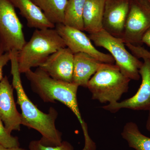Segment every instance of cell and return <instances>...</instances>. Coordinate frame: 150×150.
I'll use <instances>...</instances> for the list:
<instances>
[{
	"label": "cell",
	"mask_w": 150,
	"mask_h": 150,
	"mask_svg": "<svg viewBox=\"0 0 150 150\" xmlns=\"http://www.w3.org/2000/svg\"><path fill=\"white\" fill-rule=\"evenodd\" d=\"M10 53L11 73L12 76V85L16 91L17 103L21 109L22 124L39 132L42 135L40 143L44 146H59L63 141L62 133L56 129L55 125L58 115L57 110L51 107L48 113H44L29 99L22 83L18 59V51L13 50Z\"/></svg>",
	"instance_id": "1"
},
{
	"label": "cell",
	"mask_w": 150,
	"mask_h": 150,
	"mask_svg": "<svg viewBox=\"0 0 150 150\" xmlns=\"http://www.w3.org/2000/svg\"><path fill=\"white\" fill-rule=\"evenodd\" d=\"M25 75L30 83L33 91L44 102L60 101L75 114L80 124L84 138V146L81 150H96V144L89 135L87 124L83 118L79 108L77 97L79 86L72 83L53 79L39 67L35 71L30 70L25 73Z\"/></svg>",
	"instance_id": "2"
},
{
	"label": "cell",
	"mask_w": 150,
	"mask_h": 150,
	"mask_svg": "<svg viewBox=\"0 0 150 150\" xmlns=\"http://www.w3.org/2000/svg\"><path fill=\"white\" fill-rule=\"evenodd\" d=\"M66 47L64 41L54 28L36 29L29 41L18 51L19 70L21 74L39 67L49 56Z\"/></svg>",
	"instance_id": "3"
},
{
	"label": "cell",
	"mask_w": 150,
	"mask_h": 150,
	"mask_svg": "<svg viewBox=\"0 0 150 150\" xmlns=\"http://www.w3.org/2000/svg\"><path fill=\"white\" fill-rule=\"evenodd\" d=\"M130 81L116 65L105 64L92 77L87 88L93 100L112 104L119 102L123 94L128 92Z\"/></svg>",
	"instance_id": "4"
},
{
	"label": "cell",
	"mask_w": 150,
	"mask_h": 150,
	"mask_svg": "<svg viewBox=\"0 0 150 150\" xmlns=\"http://www.w3.org/2000/svg\"><path fill=\"white\" fill-rule=\"evenodd\" d=\"M94 44L110 52L115 65L123 75L131 80L139 81V71L143 62L127 51L125 43L121 38L112 36L103 29L88 35Z\"/></svg>",
	"instance_id": "5"
},
{
	"label": "cell",
	"mask_w": 150,
	"mask_h": 150,
	"mask_svg": "<svg viewBox=\"0 0 150 150\" xmlns=\"http://www.w3.org/2000/svg\"><path fill=\"white\" fill-rule=\"evenodd\" d=\"M15 8L11 0H0V38L6 52L20 51L26 42Z\"/></svg>",
	"instance_id": "6"
},
{
	"label": "cell",
	"mask_w": 150,
	"mask_h": 150,
	"mask_svg": "<svg viewBox=\"0 0 150 150\" xmlns=\"http://www.w3.org/2000/svg\"><path fill=\"white\" fill-rule=\"evenodd\" d=\"M150 28V0H130L125 23L123 42L142 46V39Z\"/></svg>",
	"instance_id": "7"
},
{
	"label": "cell",
	"mask_w": 150,
	"mask_h": 150,
	"mask_svg": "<svg viewBox=\"0 0 150 150\" xmlns=\"http://www.w3.org/2000/svg\"><path fill=\"white\" fill-rule=\"evenodd\" d=\"M55 28L64 41L66 47L74 54L85 53L101 63L108 64L115 63V60L110 54H105L98 50L88 36L83 31L63 23L56 24Z\"/></svg>",
	"instance_id": "8"
},
{
	"label": "cell",
	"mask_w": 150,
	"mask_h": 150,
	"mask_svg": "<svg viewBox=\"0 0 150 150\" xmlns=\"http://www.w3.org/2000/svg\"><path fill=\"white\" fill-rule=\"evenodd\" d=\"M139 73L142 81L139 88L133 96L121 101L108 104L102 108L112 113L123 108L134 110H150V58L143 59Z\"/></svg>",
	"instance_id": "9"
},
{
	"label": "cell",
	"mask_w": 150,
	"mask_h": 150,
	"mask_svg": "<svg viewBox=\"0 0 150 150\" xmlns=\"http://www.w3.org/2000/svg\"><path fill=\"white\" fill-rule=\"evenodd\" d=\"M130 1V0H105L103 29L112 36L122 38Z\"/></svg>",
	"instance_id": "10"
},
{
	"label": "cell",
	"mask_w": 150,
	"mask_h": 150,
	"mask_svg": "<svg viewBox=\"0 0 150 150\" xmlns=\"http://www.w3.org/2000/svg\"><path fill=\"white\" fill-rule=\"evenodd\" d=\"M13 88L6 76L0 82V119L9 133L19 131L21 115L17 109L13 96Z\"/></svg>",
	"instance_id": "11"
},
{
	"label": "cell",
	"mask_w": 150,
	"mask_h": 150,
	"mask_svg": "<svg viewBox=\"0 0 150 150\" xmlns=\"http://www.w3.org/2000/svg\"><path fill=\"white\" fill-rule=\"evenodd\" d=\"M74 62V54L65 47L49 56L39 67L53 79L72 83Z\"/></svg>",
	"instance_id": "12"
},
{
	"label": "cell",
	"mask_w": 150,
	"mask_h": 150,
	"mask_svg": "<svg viewBox=\"0 0 150 150\" xmlns=\"http://www.w3.org/2000/svg\"><path fill=\"white\" fill-rule=\"evenodd\" d=\"M104 64L85 53L74 54L72 83L87 88L92 76Z\"/></svg>",
	"instance_id": "13"
},
{
	"label": "cell",
	"mask_w": 150,
	"mask_h": 150,
	"mask_svg": "<svg viewBox=\"0 0 150 150\" xmlns=\"http://www.w3.org/2000/svg\"><path fill=\"white\" fill-rule=\"evenodd\" d=\"M15 7L27 21L28 27L37 29L54 28L55 25L49 21L43 12L32 0H11Z\"/></svg>",
	"instance_id": "14"
},
{
	"label": "cell",
	"mask_w": 150,
	"mask_h": 150,
	"mask_svg": "<svg viewBox=\"0 0 150 150\" xmlns=\"http://www.w3.org/2000/svg\"><path fill=\"white\" fill-rule=\"evenodd\" d=\"M105 0H86L83 11L84 31L90 33L103 29Z\"/></svg>",
	"instance_id": "15"
},
{
	"label": "cell",
	"mask_w": 150,
	"mask_h": 150,
	"mask_svg": "<svg viewBox=\"0 0 150 150\" xmlns=\"http://www.w3.org/2000/svg\"><path fill=\"white\" fill-rule=\"evenodd\" d=\"M53 24L63 23L68 0H32Z\"/></svg>",
	"instance_id": "16"
},
{
	"label": "cell",
	"mask_w": 150,
	"mask_h": 150,
	"mask_svg": "<svg viewBox=\"0 0 150 150\" xmlns=\"http://www.w3.org/2000/svg\"><path fill=\"white\" fill-rule=\"evenodd\" d=\"M121 135L130 148L136 150H150V137L142 134L137 123H126Z\"/></svg>",
	"instance_id": "17"
},
{
	"label": "cell",
	"mask_w": 150,
	"mask_h": 150,
	"mask_svg": "<svg viewBox=\"0 0 150 150\" xmlns=\"http://www.w3.org/2000/svg\"><path fill=\"white\" fill-rule=\"evenodd\" d=\"M86 0H68L63 24L84 31L83 11Z\"/></svg>",
	"instance_id": "18"
},
{
	"label": "cell",
	"mask_w": 150,
	"mask_h": 150,
	"mask_svg": "<svg viewBox=\"0 0 150 150\" xmlns=\"http://www.w3.org/2000/svg\"><path fill=\"white\" fill-rule=\"evenodd\" d=\"M0 145L6 148L19 147L18 138L11 135L0 119Z\"/></svg>",
	"instance_id": "19"
},
{
	"label": "cell",
	"mask_w": 150,
	"mask_h": 150,
	"mask_svg": "<svg viewBox=\"0 0 150 150\" xmlns=\"http://www.w3.org/2000/svg\"><path fill=\"white\" fill-rule=\"evenodd\" d=\"M28 148L29 150H74L72 145L67 141H63L56 146H48L42 144L40 140H34L29 143Z\"/></svg>",
	"instance_id": "20"
},
{
	"label": "cell",
	"mask_w": 150,
	"mask_h": 150,
	"mask_svg": "<svg viewBox=\"0 0 150 150\" xmlns=\"http://www.w3.org/2000/svg\"><path fill=\"white\" fill-rule=\"evenodd\" d=\"M132 54L138 59L150 58V52L142 46H133L131 48Z\"/></svg>",
	"instance_id": "21"
},
{
	"label": "cell",
	"mask_w": 150,
	"mask_h": 150,
	"mask_svg": "<svg viewBox=\"0 0 150 150\" xmlns=\"http://www.w3.org/2000/svg\"><path fill=\"white\" fill-rule=\"evenodd\" d=\"M10 52H6L2 55H0V82L4 78L3 75V69L9 61H10Z\"/></svg>",
	"instance_id": "22"
},
{
	"label": "cell",
	"mask_w": 150,
	"mask_h": 150,
	"mask_svg": "<svg viewBox=\"0 0 150 150\" xmlns=\"http://www.w3.org/2000/svg\"><path fill=\"white\" fill-rule=\"evenodd\" d=\"M142 42L150 48V28L143 36Z\"/></svg>",
	"instance_id": "23"
},
{
	"label": "cell",
	"mask_w": 150,
	"mask_h": 150,
	"mask_svg": "<svg viewBox=\"0 0 150 150\" xmlns=\"http://www.w3.org/2000/svg\"><path fill=\"white\" fill-rule=\"evenodd\" d=\"M0 150H27L22 149L19 147H15L6 148L2 145H0Z\"/></svg>",
	"instance_id": "24"
},
{
	"label": "cell",
	"mask_w": 150,
	"mask_h": 150,
	"mask_svg": "<svg viewBox=\"0 0 150 150\" xmlns=\"http://www.w3.org/2000/svg\"><path fill=\"white\" fill-rule=\"evenodd\" d=\"M149 114L147 119L146 123V129L150 133V110L149 111Z\"/></svg>",
	"instance_id": "25"
},
{
	"label": "cell",
	"mask_w": 150,
	"mask_h": 150,
	"mask_svg": "<svg viewBox=\"0 0 150 150\" xmlns=\"http://www.w3.org/2000/svg\"><path fill=\"white\" fill-rule=\"evenodd\" d=\"M5 52H6L5 50L4 47L2 42L1 40V38H0V55H2Z\"/></svg>",
	"instance_id": "26"
}]
</instances>
